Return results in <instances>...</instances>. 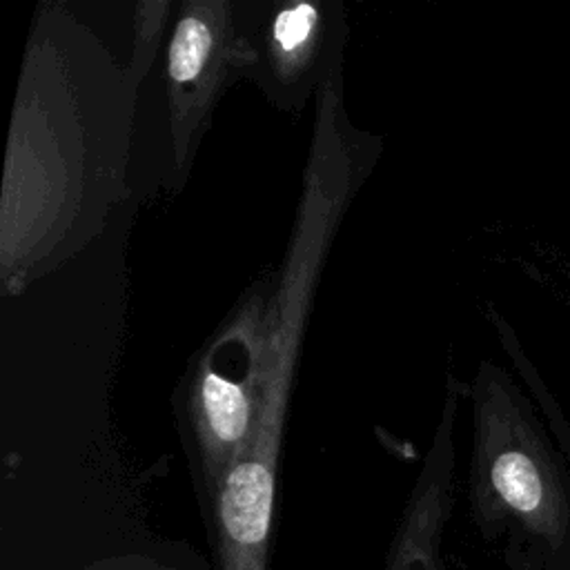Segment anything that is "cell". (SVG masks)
Listing matches in <instances>:
<instances>
[{
  "label": "cell",
  "instance_id": "obj_6",
  "mask_svg": "<svg viewBox=\"0 0 570 570\" xmlns=\"http://www.w3.org/2000/svg\"><path fill=\"white\" fill-rule=\"evenodd\" d=\"M276 485L227 474L212 497L220 570H267Z\"/></svg>",
  "mask_w": 570,
  "mask_h": 570
},
{
  "label": "cell",
  "instance_id": "obj_2",
  "mask_svg": "<svg viewBox=\"0 0 570 570\" xmlns=\"http://www.w3.org/2000/svg\"><path fill=\"white\" fill-rule=\"evenodd\" d=\"M274 287L276 272H263L245 287L194 354L174 394L178 432L209 497L254 434Z\"/></svg>",
  "mask_w": 570,
  "mask_h": 570
},
{
  "label": "cell",
  "instance_id": "obj_4",
  "mask_svg": "<svg viewBox=\"0 0 570 570\" xmlns=\"http://www.w3.org/2000/svg\"><path fill=\"white\" fill-rule=\"evenodd\" d=\"M347 16L338 0H238L240 78L276 109L301 111L341 71Z\"/></svg>",
  "mask_w": 570,
  "mask_h": 570
},
{
  "label": "cell",
  "instance_id": "obj_1",
  "mask_svg": "<svg viewBox=\"0 0 570 570\" xmlns=\"http://www.w3.org/2000/svg\"><path fill=\"white\" fill-rule=\"evenodd\" d=\"M80 27L42 4L29 38L9 131L2 191V285L22 292L102 227L125 194L122 167L136 82L89 107L118 69L98 45L87 78L73 69Z\"/></svg>",
  "mask_w": 570,
  "mask_h": 570
},
{
  "label": "cell",
  "instance_id": "obj_5",
  "mask_svg": "<svg viewBox=\"0 0 570 570\" xmlns=\"http://www.w3.org/2000/svg\"><path fill=\"white\" fill-rule=\"evenodd\" d=\"M461 385L448 376L441 416L396 528L385 570H439V541L452 503L454 421Z\"/></svg>",
  "mask_w": 570,
  "mask_h": 570
},
{
  "label": "cell",
  "instance_id": "obj_8",
  "mask_svg": "<svg viewBox=\"0 0 570 570\" xmlns=\"http://www.w3.org/2000/svg\"><path fill=\"white\" fill-rule=\"evenodd\" d=\"M85 570H174L169 566H160L151 559H109Z\"/></svg>",
  "mask_w": 570,
  "mask_h": 570
},
{
  "label": "cell",
  "instance_id": "obj_3",
  "mask_svg": "<svg viewBox=\"0 0 570 570\" xmlns=\"http://www.w3.org/2000/svg\"><path fill=\"white\" fill-rule=\"evenodd\" d=\"M236 80H240L238 0L180 2L163 53L171 191H180L187 183L214 109Z\"/></svg>",
  "mask_w": 570,
  "mask_h": 570
},
{
  "label": "cell",
  "instance_id": "obj_7",
  "mask_svg": "<svg viewBox=\"0 0 570 570\" xmlns=\"http://www.w3.org/2000/svg\"><path fill=\"white\" fill-rule=\"evenodd\" d=\"M169 9H171V2H167V0L136 4L131 58L127 65V71L136 80V85L147 76V71L154 62L156 49L165 36Z\"/></svg>",
  "mask_w": 570,
  "mask_h": 570
}]
</instances>
